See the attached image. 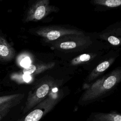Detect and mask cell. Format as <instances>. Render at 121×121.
Returning <instances> with one entry per match:
<instances>
[{
  "label": "cell",
  "mask_w": 121,
  "mask_h": 121,
  "mask_svg": "<svg viewBox=\"0 0 121 121\" xmlns=\"http://www.w3.org/2000/svg\"><path fill=\"white\" fill-rule=\"evenodd\" d=\"M121 79V70H115L106 78L98 80L90 87L80 99L82 102L95 100L111 90Z\"/></svg>",
  "instance_id": "cell-1"
},
{
  "label": "cell",
  "mask_w": 121,
  "mask_h": 121,
  "mask_svg": "<svg viewBox=\"0 0 121 121\" xmlns=\"http://www.w3.org/2000/svg\"><path fill=\"white\" fill-rule=\"evenodd\" d=\"M52 86V81L48 80L34 86L29 92L23 110V113L28 112L44 100L51 90Z\"/></svg>",
  "instance_id": "cell-2"
},
{
  "label": "cell",
  "mask_w": 121,
  "mask_h": 121,
  "mask_svg": "<svg viewBox=\"0 0 121 121\" xmlns=\"http://www.w3.org/2000/svg\"><path fill=\"white\" fill-rule=\"evenodd\" d=\"M57 101L50 97L45 99L34 107L26 115L17 121H39L55 106Z\"/></svg>",
  "instance_id": "cell-3"
},
{
  "label": "cell",
  "mask_w": 121,
  "mask_h": 121,
  "mask_svg": "<svg viewBox=\"0 0 121 121\" xmlns=\"http://www.w3.org/2000/svg\"><path fill=\"white\" fill-rule=\"evenodd\" d=\"M51 9L52 7L49 6V0L37 1L28 9L25 18V21L27 22L41 20L51 11Z\"/></svg>",
  "instance_id": "cell-4"
},
{
  "label": "cell",
  "mask_w": 121,
  "mask_h": 121,
  "mask_svg": "<svg viewBox=\"0 0 121 121\" xmlns=\"http://www.w3.org/2000/svg\"><path fill=\"white\" fill-rule=\"evenodd\" d=\"M22 97L21 94H13L0 96V114L6 115L10 109L18 104Z\"/></svg>",
  "instance_id": "cell-5"
},
{
  "label": "cell",
  "mask_w": 121,
  "mask_h": 121,
  "mask_svg": "<svg viewBox=\"0 0 121 121\" xmlns=\"http://www.w3.org/2000/svg\"><path fill=\"white\" fill-rule=\"evenodd\" d=\"M15 55L14 49L3 36L0 35V60L10 61L13 59Z\"/></svg>",
  "instance_id": "cell-6"
},
{
  "label": "cell",
  "mask_w": 121,
  "mask_h": 121,
  "mask_svg": "<svg viewBox=\"0 0 121 121\" xmlns=\"http://www.w3.org/2000/svg\"><path fill=\"white\" fill-rule=\"evenodd\" d=\"M75 31L69 30H57L50 29L48 28H41L36 31V33L42 37L49 41H52L59 38L63 35L73 34Z\"/></svg>",
  "instance_id": "cell-7"
},
{
  "label": "cell",
  "mask_w": 121,
  "mask_h": 121,
  "mask_svg": "<svg viewBox=\"0 0 121 121\" xmlns=\"http://www.w3.org/2000/svg\"><path fill=\"white\" fill-rule=\"evenodd\" d=\"M88 121H121V114L116 112L108 113H93L88 119Z\"/></svg>",
  "instance_id": "cell-8"
},
{
  "label": "cell",
  "mask_w": 121,
  "mask_h": 121,
  "mask_svg": "<svg viewBox=\"0 0 121 121\" xmlns=\"http://www.w3.org/2000/svg\"><path fill=\"white\" fill-rule=\"evenodd\" d=\"M53 65V63L42 64H30L28 66L24 68L23 72L25 75L30 76L36 75L50 68Z\"/></svg>",
  "instance_id": "cell-9"
},
{
  "label": "cell",
  "mask_w": 121,
  "mask_h": 121,
  "mask_svg": "<svg viewBox=\"0 0 121 121\" xmlns=\"http://www.w3.org/2000/svg\"><path fill=\"white\" fill-rule=\"evenodd\" d=\"M112 61L113 60L111 59L108 60H107L103 61L100 64H99L91 74L89 77V78L90 79H92L95 78L96 77H97L100 73L105 71L106 69H107L109 68L111 63H112Z\"/></svg>",
  "instance_id": "cell-10"
},
{
  "label": "cell",
  "mask_w": 121,
  "mask_h": 121,
  "mask_svg": "<svg viewBox=\"0 0 121 121\" xmlns=\"http://www.w3.org/2000/svg\"><path fill=\"white\" fill-rule=\"evenodd\" d=\"M97 4L104 5L110 8L121 6V0H98L94 1Z\"/></svg>",
  "instance_id": "cell-11"
},
{
  "label": "cell",
  "mask_w": 121,
  "mask_h": 121,
  "mask_svg": "<svg viewBox=\"0 0 121 121\" xmlns=\"http://www.w3.org/2000/svg\"><path fill=\"white\" fill-rule=\"evenodd\" d=\"M91 58L90 55L88 54H83L73 59L71 61V63L73 65L80 64L82 62L88 61Z\"/></svg>",
  "instance_id": "cell-12"
},
{
  "label": "cell",
  "mask_w": 121,
  "mask_h": 121,
  "mask_svg": "<svg viewBox=\"0 0 121 121\" xmlns=\"http://www.w3.org/2000/svg\"><path fill=\"white\" fill-rule=\"evenodd\" d=\"M77 46V44L74 41H67L61 43L60 44V47L64 50H69L75 48Z\"/></svg>",
  "instance_id": "cell-13"
},
{
  "label": "cell",
  "mask_w": 121,
  "mask_h": 121,
  "mask_svg": "<svg viewBox=\"0 0 121 121\" xmlns=\"http://www.w3.org/2000/svg\"><path fill=\"white\" fill-rule=\"evenodd\" d=\"M108 41L111 44L114 45H117L120 43V40L118 38L114 36H109L108 38Z\"/></svg>",
  "instance_id": "cell-14"
},
{
  "label": "cell",
  "mask_w": 121,
  "mask_h": 121,
  "mask_svg": "<svg viewBox=\"0 0 121 121\" xmlns=\"http://www.w3.org/2000/svg\"><path fill=\"white\" fill-rule=\"evenodd\" d=\"M30 59L28 57H26L21 61L20 64L22 66L25 68L29 65L30 64Z\"/></svg>",
  "instance_id": "cell-15"
},
{
  "label": "cell",
  "mask_w": 121,
  "mask_h": 121,
  "mask_svg": "<svg viewBox=\"0 0 121 121\" xmlns=\"http://www.w3.org/2000/svg\"><path fill=\"white\" fill-rule=\"evenodd\" d=\"M2 118H3L1 114H0V121L2 119Z\"/></svg>",
  "instance_id": "cell-16"
},
{
  "label": "cell",
  "mask_w": 121,
  "mask_h": 121,
  "mask_svg": "<svg viewBox=\"0 0 121 121\" xmlns=\"http://www.w3.org/2000/svg\"><path fill=\"white\" fill-rule=\"evenodd\" d=\"M0 1H1V0H0Z\"/></svg>",
  "instance_id": "cell-17"
}]
</instances>
